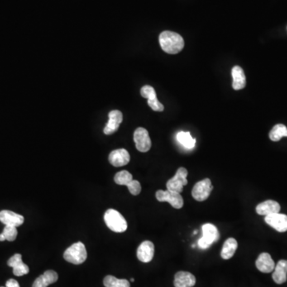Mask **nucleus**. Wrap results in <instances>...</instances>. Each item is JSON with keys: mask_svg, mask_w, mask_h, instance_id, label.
<instances>
[{"mask_svg": "<svg viewBox=\"0 0 287 287\" xmlns=\"http://www.w3.org/2000/svg\"><path fill=\"white\" fill-rule=\"evenodd\" d=\"M159 42L162 50L168 54H178L184 47V39L181 35L169 30H165L160 34Z\"/></svg>", "mask_w": 287, "mask_h": 287, "instance_id": "obj_1", "label": "nucleus"}, {"mask_svg": "<svg viewBox=\"0 0 287 287\" xmlns=\"http://www.w3.org/2000/svg\"><path fill=\"white\" fill-rule=\"evenodd\" d=\"M104 221L106 226L110 229L111 231L117 233H122L127 230V221H125L123 216L117 212V210H107L104 216Z\"/></svg>", "mask_w": 287, "mask_h": 287, "instance_id": "obj_2", "label": "nucleus"}, {"mask_svg": "<svg viewBox=\"0 0 287 287\" xmlns=\"http://www.w3.org/2000/svg\"><path fill=\"white\" fill-rule=\"evenodd\" d=\"M63 257L70 264L79 265L87 260V248L82 243H76L66 250Z\"/></svg>", "mask_w": 287, "mask_h": 287, "instance_id": "obj_3", "label": "nucleus"}, {"mask_svg": "<svg viewBox=\"0 0 287 287\" xmlns=\"http://www.w3.org/2000/svg\"><path fill=\"white\" fill-rule=\"evenodd\" d=\"M203 237L198 241L199 248L205 250L212 246L214 243L220 240L218 229L212 223H206L202 227Z\"/></svg>", "mask_w": 287, "mask_h": 287, "instance_id": "obj_4", "label": "nucleus"}, {"mask_svg": "<svg viewBox=\"0 0 287 287\" xmlns=\"http://www.w3.org/2000/svg\"><path fill=\"white\" fill-rule=\"evenodd\" d=\"M188 170L185 168H179L176 175L167 182V190L181 193L184 186L188 184Z\"/></svg>", "mask_w": 287, "mask_h": 287, "instance_id": "obj_5", "label": "nucleus"}, {"mask_svg": "<svg viewBox=\"0 0 287 287\" xmlns=\"http://www.w3.org/2000/svg\"><path fill=\"white\" fill-rule=\"evenodd\" d=\"M212 189L213 186L211 179L206 178L195 184L192 191V197L199 202L206 200L211 195Z\"/></svg>", "mask_w": 287, "mask_h": 287, "instance_id": "obj_6", "label": "nucleus"}, {"mask_svg": "<svg viewBox=\"0 0 287 287\" xmlns=\"http://www.w3.org/2000/svg\"><path fill=\"white\" fill-rule=\"evenodd\" d=\"M155 197L160 202H168L176 209H180L184 206V199L180 193L171 191L159 190L155 193Z\"/></svg>", "mask_w": 287, "mask_h": 287, "instance_id": "obj_7", "label": "nucleus"}, {"mask_svg": "<svg viewBox=\"0 0 287 287\" xmlns=\"http://www.w3.org/2000/svg\"><path fill=\"white\" fill-rule=\"evenodd\" d=\"M134 142L136 149L141 153H146L151 149L152 142L149 132L144 128H137L134 132Z\"/></svg>", "mask_w": 287, "mask_h": 287, "instance_id": "obj_8", "label": "nucleus"}, {"mask_svg": "<svg viewBox=\"0 0 287 287\" xmlns=\"http://www.w3.org/2000/svg\"><path fill=\"white\" fill-rule=\"evenodd\" d=\"M140 94L142 95L143 97L147 98L148 104L153 110L157 111V112L164 111V106L158 101L156 93H155L154 87H150V86L143 87L142 88L140 89Z\"/></svg>", "mask_w": 287, "mask_h": 287, "instance_id": "obj_9", "label": "nucleus"}, {"mask_svg": "<svg viewBox=\"0 0 287 287\" xmlns=\"http://www.w3.org/2000/svg\"><path fill=\"white\" fill-rule=\"evenodd\" d=\"M265 222L279 232L287 231V216L284 214L274 213L266 216Z\"/></svg>", "mask_w": 287, "mask_h": 287, "instance_id": "obj_10", "label": "nucleus"}, {"mask_svg": "<svg viewBox=\"0 0 287 287\" xmlns=\"http://www.w3.org/2000/svg\"><path fill=\"white\" fill-rule=\"evenodd\" d=\"M0 221L5 226L18 227L23 223L24 217L9 210H2L0 212Z\"/></svg>", "mask_w": 287, "mask_h": 287, "instance_id": "obj_11", "label": "nucleus"}, {"mask_svg": "<svg viewBox=\"0 0 287 287\" xmlns=\"http://www.w3.org/2000/svg\"><path fill=\"white\" fill-rule=\"evenodd\" d=\"M122 121H123V115L121 111H111L109 114L108 123L106 124V127L104 129V133L106 135H111L117 132Z\"/></svg>", "mask_w": 287, "mask_h": 287, "instance_id": "obj_12", "label": "nucleus"}, {"mask_svg": "<svg viewBox=\"0 0 287 287\" xmlns=\"http://www.w3.org/2000/svg\"><path fill=\"white\" fill-rule=\"evenodd\" d=\"M7 265L13 268V273L15 276H22L27 274L30 271L29 266L24 264L22 260V255L15 254L7 261Z\"/></svg>", "mask_w": 287, "mask_h": 287, "instance_id": "obj_13", "label": "nucleus"}, {"mask_svg": "<svg viewBox=\"0 0 287 287\" xmlns=\"http://www.w3.org/2000/svg\"><path fill=\"white\" fill-rule=\"evenodd\" d=\"M109 160L110 163L114 167L125 166L130 162V155L126 149H117L111 152L109 156Z\"/></svg>", "mask_w": 287, "mask_h": 287, "instance_id": "obj_14", "label": "nucleus"}, {"mask_svg": "<svg viewBox=\"0 0 287 287\" xmlns=\"http://www.w3.org/2000/svg\"><path fill=\"white\" fill-rule=\"evenodd\" d=\"M154 244L150 241H145L138 246L136 255L140 262L147 264L154 259Z\"/></svg>", "mask_w": 287, "mask_h": 287, "instance_id": "obj_15", "label": "nucleus"}, {"mask_svg": "<svg viewBox=\"0 0 287 287\" xmlns=\"http://www.w3.org/2000/svg\"><path fill=\"white\" fill-rule=\"evenodd\" d=\"M256 267L263 273L272 272L275 267L274 260L268 253H262L256 260Z\"/></svg>", "mask_w": 287, "mask_h": 287, "instance_id": "obj_16", "label": "nucleus"}, {"mask_svg": "<svg viewBox=\"0 0 287 287\" xmlns=\"http://www.w3.org/2000/svg\"><path fill=\"white\" fill-rule=\"evenodd\" d=\"M196 277L187 271H179L175 275L174 286L175 287H193L196 285Z\"/></svg>", "mask_w": 287, "mask_h": 287, "instance_id": "obj_17", "label": "nucleus"}, {"mask_svg": "<svg viewBox=\"0 0 287 287\" xmlns=\"http://www.w3.org/2000/svg\"><path fill=\"white\" fill-rule=\"evenodd\" d=\"M281 207L279 203L274 200H266L259 203L256 207V212L260 216H269L271 214L279 213Z\"/></svg>", "mask_w": 287, "mask_h": 287, "instance_id": "obj_18", "label": "nucleus"}, {"mask_svg": "<svg viewBox=\"0 0 287 287\" xmlns=\"http://www.w3.org/2000/svg\"><path fill=\"white\" fill-rule=\"evenodd\" d=\"M59 279V275L54 270H46L44 274L35 279L32 287H47L53 283H56Z\"/></svg>", "mask_w": 287, "mask_h": 287, "instance_id": "obj_19", "label": "nucleus"}, {"mask_svg": "<svg viewBox=\"0 0 287 287\" xmlns=\"http://www.w3.org/2000/svg\"><path fill=\"white\" fill-rule=\"evenodd\" d=\"M231 75L233 78L232 82V87L235 90H240L246 87V76L244 74L243 69L239 66H236L233 67Z\"/></svg>", "mask_w": 287, "mask_h": 287, "instance_id": "obj_20", "label": "nucleus"}, {"mask_svg": "<svg viewBox=\"0 0 287 287\" xmlns=\"http://www.w3.org/2000/svg\"><path fill=\"white\" fill-rule=\"evenodd\" d=\"M272 278L274 283L283 284L287 280V260H280L274 267Z\"/></svg>", "mask_w": 287, "mask_h": 287, "instance_id": "obj_21", "label": "nucleus"}, {"mask_svg": "<svg viewBox=\"0 0 287 287\" xmlns=\"http://www.w3.org/2000/svg\"><path fill=\"white\" fill-rule=\"evenodd\" d=\"M238 248V243L236 239L229 238L225 241L222 250H221V257L225 260L231 259L235 255Z\"/></svg>", "mask_w": 287, "mask_h": 287, "instance_id": "obj_22", "label": "nucleus"}, {"mask_svg": "<svg viewBox=\"0 0 287 287\" xmlns=\"http://www.w3.org/2000/svg\"><path fill=\"white\" fill-rule=\"evenodd\" d=\"M177 140L186 149H192L195 147L197 140L192 137L190 132H179L177 134Z\"/></svg>", "mask_w": 287, "mask_h": 287, "instance_id": "obj_23", "label": "nucleus"}, {"mask_svg": "<svg viewBox=\"0 0 287 287\" xmlns=\"http://www.w3.org/2000/svg\"><path fill=\"white\" fill-rule=\"evenodd\" d=\"M104 286L106 287H130V283L126 279H119L112 275H107L104 279Z\"/></svg>", "mask_w": 287, "mask_h": 287, "instance_id": "obj_24", "label": "nucleus"}, {"mask_svg": "<svg viewBox=\"0 0 287 287\" xmlns=\"http://www.w3.org/2000/svg\"><path fill=\"white\" fill-rule=\"evenodd\" d=\"M269 136L272 141H279L284 136L287 137V128L283 124L274 125L269 134Z\"/></svg>", "mask_w": 287, "mask_h": 287, "instance_id": "obj_25", "label": "nucleus"}, {"mask_svg": "<svg viewBox=\"0 0 287 287\" xmlns=\"http://www.w3.org/2000/svg\"><path fill=\"white\" fill-rule=\"evenodd\" d=\"M132 180V176L128 171H121L114 177V181L118 185L127 186Z\"/></svg>", "mask_w": 287, "mask_h": 287, "instance_id": "obj_26", "label": "nucleus"}, {"mask_svg": "<svg viewBox=\"0 0 287 287\" xmlns=\"http://www.w3.org/2000/svg\"><path fill=\"white\" fill-rule=\"evenodd\" d=\"M2 234L4 236L6 240L9 242L15 241L18 236L17 227H12V226H5Z\"/></svg>", "mask_w": 287, "mask_h": 287, "instance_id": "obj_27", "label": "nucleus"}, {"mask_svg": "<svg viewBox=\"0 0 287 287\" xmlns=\"http://www.w3.org/2000/svg\"><path fill=\"white\" fill-rule=\"evenodd\" d=\"M127 187L129 190H130V193L133 195V196H137L141 192V186H140V182L137 181V180L132 179V181L128 184Z\"/></svg>", "mask_w": 287, "mask_h": 287, "instance_id": "obj_28", "label": "nucleus"}, {"mask_svg": "<svg viewBox=\"0 0 287 287\" xmlns=\"http://www.w3.org/2000/svg\"><path fill=\"white\" fill-rule=\"evenodd\" d=\"M6 287H20V286L17 281L11 279L6 283Z\"/></svg>", "mask_w": 287, "mask_h": 287, "instance_id": "obj_29", "label": "nucleus"}, {"mask_svg": "<svg viewBox=\"0 0 287 287\" xmlns=\"http://www.w3.org/2000/svg\"><path fill=\"white\" fill-rule=\"evenodd\" d=\"M5 240H6V239H5L4 236L2 234H0V241L2 242V241H5Z\"/></svg>", "mask_w": 287, "mask_h": 287, "instance_id": "obj_30", "label": "nucleus"}, {"mask_svg": "<svg viewBox=\"0 0 287 287\" xmlns=\"http://www.w3.org/2000/svg\"><path fill=\"white\" fill-rule=\"evenodd\" d=\"M130 281H131V282H134V281H135V279H130Z\"/></svg>", "mask_w": 287, "mask_h": 287, "instance_id": "obj_31", "label": "nucleus"}, {"mask_svg": "<svg viewBox=\"0 0 287 287\" xmlns=\"http://www.w3.org/2000/svg\"></svg>", "mask_w": 287, "mask_h": 287, "instance_id": "obj_32", "label": "nucleus"}]
</instances>
